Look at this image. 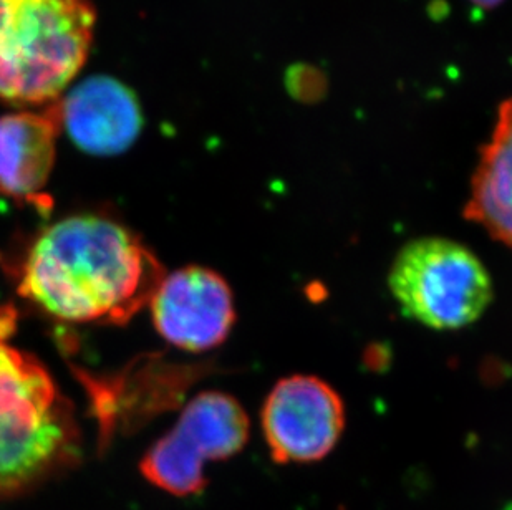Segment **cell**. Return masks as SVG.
<instances>
[{"label":"cell","instance_id":"obj_7","mask_svg":"<svg viewBox=\"0 0 512 510\" xmlns=\"http://www.w3.org/2000/svg\"><path fill=\"white\" fill-rule=\"evenodd\" d=\"M150 308L161 337L186 352H206L223 345L236 323L228 280L201 265L165 275Z\"/></svg>","mask_w":512,"mask_h":510},{"label":"cell","instance_id":"obj_3","mask_svg":"<svg viewBox=\"0 0 512 510\" xmlns=\"http://www.w3.org/2000/svg\"><path fill=\"white\" fill-rule=\"evenodd\" d=\"M70 406L27 353L0 342V497L24 494L75 458Z\"/></svg>","mask_w":512,"mask_h":510},{"label":"cell","instance_id":"obj_4","mask_svg":"<svg viewBox=\"0 0 512 510\" xmlns=\"http://www.w3.org/2000/svg\"><path fill=\"white\" fill-rule=\"evenodd\" d=\"M388 287L403 315L440 332L478 322L494 297L486 265L446 237L406 242L393 259Z\"/></svg>","mask_w":512,"mask_h":510},{"label":"cell","instance_id":"obj_8","mask_svg":"<svg viewBox=\"0 0 512 510\" xmlns=\"http://www.w3.org/2000/svg\"><path fill=\"white\" fill-rule=\"evenodd\" d=\"M58 108L73 145L95 156L123 153L143 128L135 93L112 77L88 78L58 102Z\"/></svg>","mask_w":512,"mask_h":510},{"label":"cell","instance_id":"obj_2","mask_svg":"<svg viewBox=\"0 0 512 510\" xmlns=\"http://www.w3.org/2000/svg\"><path fill=\"white\" fill-rule=\"evenodd\" d=\"M95 20L90 0H0V102H55L87 60Z\"/></svg>","mask_w":512,"mask_h":510},{"label":"cell","instance_id":"obj_5","mask_svg":"<svg viewBox=\"0 0 512 510\" xmlns=\"http://www.w3.org/2000/svg\"><path fill=\"white\" fill-rule=\"evenodd\" d=\"M249 418L241 403L221 391H206L189 401L170 433L141 459V474L173 496H196L208 479L206 462L241 453L249 441Z\"/></svg>","mask_w":512,"mask_h":510},{"label":"cell","instance_id":"obj_12","mask_svg":"<svg viewBox=\"0 0 512 510\" xmlns=\"http://www.w3.org/2000/svg\"><path fill=\"white\" fill-rule=\"evenodd\" d=\"M473 4L479 5V7H484V9H489V7H494V5L501 4L503 0H471Z\"/></svg>","mask_w":512,"mask_h":510},{"label":"cell","instance_id":"obj_9","mask_svg":"<svg viewBox=\"0 0 512 510\" xmlns=\"http://www.w3.org/2000/svg\"><path fill=\"white\" fill-rule=\"evenodd\" d=\"M60 130L58 102L44 113L0 116V193L17 201L37 199L54 169Z\"/></svg>","mask_w":512,"mask_h":510},{"label":"cell","instance_id":"obj_10","mask_svg":"<svg viewBox=\"0 0 512 510\" xmlns=\"http://www.w3.org/2000/svg\"><path fill=\"white\" fill-rule=\"evenodd\" d=\"M463 216L512 249V98L499 108L493 138L481 151Z\"/></svg>","mask_w":512,"mask_h":510},{"label":"cell","instance_id":"obj_6","mask_svg":"<svg viewBox=\"0 0 512 510\" xmlns=\"http://www.w3.org/2000/svg\"><path fill=\"white\" fill-rule=\"evenodd\" d=\"M345 403L319 376L277 381L262 406V433L272 461L309 464L327 458L345 429Z\"/></svg>","mask_w":512,"mask_h":510},{"label":"cell","instance_id":"obj_1","mask_svg":"<svg viewBox=\"0 0 512 510\" xmlns=\"http://www.w3.org/2000/svg\"><path fill=\"white\" fill-rule=\"evenodd\" d=\"M165 270L133 232L108 217L72 216L30 249L19 292L67 323H126L150 304Z\"/></svg>","mask_w":512,"mask_h":510},{"label":"cell","instance_id":"obj_11","mask_svg":"<svg viewBox=\"0 0 512 510\" xmlns=\"http://www.w3.org/2000/svg\"><path fill=\"white\" fill-rule=\"evenodd\" d=\"M14 325L15 317L12 308L0 307V342H4V338L12 332Z\"/></svg>","mask_w":512,"mask_h":510}]
</instances>
